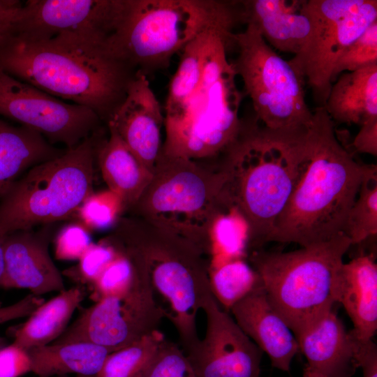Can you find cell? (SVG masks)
<instances>
[{"mask_svg":"<svg viewBox=\"0 0 377 377\" xmlns=\"http://www.w3.org/2000/svg\"><path fill=\"white\" fill-rule=\"evenodd\" d=\"M237 24L202 32L180 52L164 105V154L195 161L221 158L238 136L244 94L228 58Z\"/></svg>","mask_w":377,"mask_h":377,"instance_id":"obj_1","label":"cell"},{"mask_svg":"<svg viewBox=\"0 0 377 377\" xmlns=\"http://www.w3.org/2000/svg\"><path fill=\"white\" fill-rule=\"evenodd\" d=\"M366 165L339 141L324 107H317L307 132L302 171L267 243L306 247L343 234Z\"/></svg>","mask_w":377,"mask_h":377,"instance_id":"obj_2","label":"cell"},{"mask_svg":"<svg viewBox=\"0 0 377 377\" xmlns=\"http://www.w3.org/2000/svg\"><path fill=\"white\" fill-rule=\"evenodd\" d=\"M0 71L56 98L93 110L107 124L136 72L97 43L72 36L0 46Z\"/></svg>","mask_w":377,"mask_h":377,"instance_id":"obj_3","label":"cell"},{"mask_svg":"<svg viewBox=\"0 0 377 377\" xmlns=\"http://www.w3.org/2000/svg\"><path fill=\"white\" fill-rule=\"evenodd\" d=\"M272 130L253 115L242 119L235 142L220 162L221 195L246 221L249 246L267 243L302 171L308 129Z\"/></svg>","mask_w":377,"mask_h":377,"instance_id":"obj_4","label":"cell"},{"mask_svg":"<svg viewBox=\"0 0 377 377\" xmlns=\"http://www.w3.org/2000/svg\"><path fill=\"white\" fill-rule=\"evenodd\" d=\"M232 21L240 23L239 1L126 0L108 49L147 76L166 68L202 32Z\"/></svg>","mask_w":377,"mask_h":377,"instance_id":"obj_5","label":"cell"},{"mask_svg":"<svg viewBox=\"0 0 377 377\" xmlns=\"http://www.w3.org/2000/svg\"><path fill=\"white\" fill-rule=\"evenodd\" d=\"M139 255L154 293L166 303L165 318L176 329L184 353L200 341L196 317L213 296L209 261L198 247L140 218L120 217L112 233Z\"/></svg>","mask_w":377,"mask_h":377,"instance_id":"obj_6","label":"cell"},{"mask_svg":"<svg viewBox=\"0 0 377 377\" xmlns=\"http://www.w3.org/2000/svg\"><path fill=\"white\" fill-rule=\"evenodd\" d=\"M352 246L344 234L288 252L250 256L266 296L295 337L332 310L343 258Z\"/></svg>","mask_w":377,"mask_h":377,"instance_id":"obj_7","label":"cell"},{"mask_svg":"<svg viewBox=\"0 0 377 377\" xmlns=\"http://www.w3.org/2000/svg\"><path fill=\"white\" fill-rule=\"evenodd\" d=\"M225 179L220 165L205 168L198 161L161 151L149 183L130 210L209 256V230L222 204Z\"/></svg>","mask_w":377,"mask_h":377,"instance_id":"obj_8","label":"cell"},{"mask_svg":"<svg viewBox=\"0 0 377 377\" xmlns=\"http://www.w3.org/2000/svg\"><path fill=\"white\" fill-rule=\"evenodd\" d=\"M98 132L61 156L39 163L0 200V237L70 218L93 191Z\"/></svg>","mask_w":377,"mask_h":377,"instance_id":"obj_9","label":"cell"},{"mask_svg":"<svg viewBox=\"0 0 377 377\" xmlns=\"http://www.w3.org/2000/svg\"><path fill=\"white\" fill-rule=\"evenodd\" d=\"M238 54L232 62L249 96L256 119L272 130L310 126L313 112L305 99V84L288 61L279 56L252 24L234 34Z\"/></svg>","mask_w":377,"mask_h":377,"instance_id":"obj_10","label":"cell"},{"mask_svg":"<svg viewBox=\"0 0 377 377\" xmlns=\"http://www.w3.org/2000/svg\"><path fill=\"white\" fill-rule=\"evenodd\" d=\"M311 30L302 50L289 63L324 107L334 66L346 49L377 21L376 0H306Z\"/></svg>","mask_w":377,"mask_h":377,"instance_id":"obj_11","label":"cell"},{"mask_svg":"<svg viewBox=\"0 0 377 377\" xmlns=\"http://www.w3.org/2000/svg\"><path fill=\"white\" fill-rule=\"evenodd\" d=\"M0 114L66 149L98 133L102 122L89 108L64 102L1 71Z\"/></svg>","mask_w":377,"mask_h":377,"instance_id":"obj_12","label":"cell"},{"mask_svg":"<svg viewBox=\"0 0 377 377\" xmlns=\"http://www.w3.org/2000/svg\"><path fill=\"white\" fill-rule=\"evenodd\" d=\"M126 0H28L15 35L29 40L73 36L105 46L121 20Z\"/></svg>","mask_w":377,"mask_h":377,"instance_id":"obj_13","label":"cell"},{"mask_svg":"<svg viewBox=\"0 0 377 377\" xmlns=\"http://www.w3.org/2000/svg\"><path fill=\"white\" fill-rule=\"evenodd\" d=\"M202 311L206 331L185 355L197 377H260L263 352L214 297Z\"/></svg>","mask_w":377,"mask_h":377,"instance_id":"obj_14","label":"cell"},{"mask_svg":"<svg viewBox=\"0 0 377 377\" xmlns=\"http://www.w3.org/2000/svg\"><path fill=\"white\" fill-rule=\"evenodd\" d=\"M163 318L159 308L126 297H104L82 309L77 318L52 344L89 342L112 353L158 330Z\"/></svg>","mask_w":377,"mask_h":377,"instance_id":"obj_15","label":"cell"},{"mask_svg":"<svg viewBox=\"0 0 377 377\" xmlns=\"http://www.w3.org/2000/svg\"><path fill=\"white\" fill-rule=\"evenodd\" d=\"M52 226L17 230L3 236V288H27L40 296L65 290L62 275L50 252Z\"/></svg>","mask_w":377,"mask_h":377,"instance_id":"obj_16","label":"cell"},{"mask_svg":"<svg viewBox=\"0 0 377 377\" xmlns=\"http://www.w3.org/2000/svg\"><path fill=\"white\" fill-rule=\"evenodd\" d=\"M107 126L112 127L139 161L151 172L163 144L164 114L147 76L137 73L125 98Z\"/></svg>","mask_w":377,"mask_h":377,"instance_id":"obj_17","label":"cell"},{"mask_svg":"<svg viewBox=\"0 0 377 377\" xmlns=\"http://www.w3.org/2000/svg\"><path fill=\"white\" fill-rule=\"evenodd\" d=\"M306 369L321 377H352L360 341L332 310L295 336Z\"/></svg>","mask_w":377,"mask_h":377,"instance_id":"obj_18","label":"cell"},{"mask_svg":"<svg viewBox=\"0 0 377 377\" xmlns=\"http://www.w3.org/2000/svg\"><path fill=\"white\" fill-rule=\"evenodd\" d=\"M230 311L242 330L269 357L272 366L288 371L300 352L294 334L269 303L264 287L234 305Z\"/></svg>","mask_w":377,"mask_h":377,"instance_id":"obj_19","label":"cell"},{"mask_svg":"<svg viewBox=\"0 0 377 377\" xmlns=\"http://www.w3.org/2000/svg\"><path fill=\"white\" fill-rule=\"evenodd\" d=\"M306 0H244L239 2L240 22L256 27L274 50L297 54L311 30Z\"/></svg>","mask_w":377,"mask_h":377,"instance_id":"obj_20","label":"cell"},{"mask_svg":"<svg viewBox=\"0 0 377 377\" xmlns=\"http://www.w3.org/2000/svg\"><path fill=\"white\" fill-rule=\"evenodd\" d=\"M353 324L351 331L359 341L373 339L377 330V264L373 254H361L343 263L337 290Z\"/></svg>","mask_w":377,"mask_h":377,"instance_id":"obj_21","label":"cell"},{"mask_svg":"<svg viewBox=\"0 0 377 377\" xmlns=\"http://www.w3.org/2000/svg\"><path fill=\"white\" fill-rule=\"evenodd\" d=\"M108 126L109 135L96 143V162L108 190L131 209L149 183L151 172L135 156L115 131Z\"/></svg>","mask_w":377,"mask_h":377,"instance_id":"obj_22","label":"cell"},{"mask_svg":"<svg viewBox=\"0 0 377 377\" xmlns=\"http://www.w3.org/2000/svg\"><path fill=\"white\" fill-rule=\"evenodd\" d=\"M39 133L15 126L0 118V200L20 177L32 167L62 155Z\"/></svg>","mask_w":377,"mask_h":377,"instance_id":"obj_23","label":"cell"},{"mask_svg":"<svg viewBox=\"0 0 377 377\" xmlns=\"http://www.w3.org/2000/svg\"><path fill=\"white\" fill-rule=\"evenodd\" d=\"M324 108L333 122L362 125L377 117V64L340 74Z\"/></svg>","mask_w":377,"mask_h":377,"instance_id":"obj_24","label":"cell"},{"mask_svg":"<svg viewBox=\"0 0 377 377\" xmlns=\"http://www.w3.org/2000/svg\"><path fill=\"white\" fill-rule=\"evenodd\" d=\"M85 287L77 285L44 302L13 332V343L28 350L50 344L67 328L75 309L85 297Z\"/></svg>","mask_w":377,"mask_h":377,"instance_id":"obj_25","label":"cell"},{"mask_svg":"<svg viewBox=\"0 0 377 377\" xmlns=\"http://www.w3.org/2000/svg\"><path fill=\"white\" fill-rule=\"evenodd\" d=\"M31 372L38 377H52L76 374L96 377L110 350L89 342L48 344L27 350Z\"/></svg>","mask_w":377,"mask_h":377,"instance_id":"obj_26","label":"cell"},{"mask_svg":"<svg viewBox=\"0 0 377 377\" xmlns=\"http://www.w3.org/2000/svg\"><path fill=\"white\" fill-rule=\"evenodd\" d=\"M249 226L236 207L222 200L209 228V266L244 258L249 246Z\"/></svg>","mask_w":377,"mask_h":377,"instance_id":"obj_27","label":"cell"},{"mask_svg":"<svg viewBox=\"0 0 377 377\" xmlns=\"http://www.w3.org/2000/svg\"><path fill=\"white\" fill-rule=\"evenodd\" d=\"M211 290L226 311L253 291L263 288L258 272L244 258L227 260L209 266Z\"/></svg>","mask_w":377,"mask_h":377,"instance_id":"obj_28","label":"cell"},{"mask_svg":"<svg viewBox=\"0 0 377 377\" xmlns=\"http://www.w3.org/2000/svg\"><path fill=\"white\" fill-rule=\"evenodd\" d=\"M165 339L157 330L110 353L96 377H142Z\"/></svg>","mask_w":377,"mask_h":377,"instance_id":"obj_29","label":"cell"},{"mask_svg":"<svg viewBox=\"0 0 377 377\" xmlns=\"http://www.w3.org/2000/svg\"><path fill=\"white\" fill-rule=\"evenodd\" d=\"M343 234L352 245L377 234V166L367 164L357 198L348 213Z\"/></svg>","mask_w":377,"mask_h":377,"instance_id":"obj_30","label":"cell"},{"mask_svg":"<svg viewBox=\"0 0 377 377\" xmlns=\"http://www.w3.org/2000/svg\"><path fill=\"white\" fill-rule=\"evenodd\" d=\"M125 210L120 198L110 190L89 195L77 213L88 230H105L114 226Z\"/></svg>","mask_w":377,"mask_h":377,"instance_id":"obj_31","label":"cell"},{"mask_svg":"<svg viewBox=\"0 0 377 377\" xmlns=\"http://www.w3.org/2000/svg\"><path fill=\"white\" fill-rule=\"evenodd\" d=\"M117 251V257L90 286L95 302L104 297H124L133 285L135 276L133 265L124 253Z\"/></svg>","mask_w":377,"mask_h":377,"instance_id":"obj_32","label":"cell"},{"mask_svg":"<svg viewBox=\"0 0 377 377\" xmlns=\"http://www.w3.org/2000/svg\"><path fill=\"white\" fill-rule=\"evenodd\" d=\"M118 251L107 239L92 243L78 259L75 267L64 272L78 285H89L94 282L105 268L117 257Z\"/></svg>","mask_w":377,"mask_h":377,"instance_id":"obj_33","label":"cell"},{"mask_svg":"<svg viewBox=\"0 0 377 377\" xmlns=\"http://www.w3.org/2000/svg\"><path fill=\"white\" fill-rule=\"evenodd\" d=\"M377 64V21L354 40L338 59L332 74V82L344 71L352 72Z\"/></svg>","mask_w":377,"mask_h":377,"instance_id":"obj_34","label":"cell"},{"mask_svg":"<svg viewBox=\"0 0 377 377\" xmlns=\"http://www.w3.org/2000/svg\"><path fill=\"white\" fill-rule=\"evenodd\" d=\"M142 377L197 376L182 349L165 339Z\"/></svg>","mask_w":377,"mask_h":377,"instance_id":"obj_35","label":"cell"},{"mask_svg":"<svg viewBox=\"0 0 377 377\" xmlns=\"http://www.w3.org/2000/svg\"><path fill=\"white\" fill-rule=\"evenodd\" d=\"M92 244L89 230L82 223L66 226L54 240V254L57 260H78Z\"/></svg>","mask_w":377,"mask_h":377,"instance_id":"obj_36","label":"cell"},{"mask_svg":"<svg viewBox=\"0 0 377 377\" xmlns=\"http://www.w3.org/2000/svg\"><path fill=\"white\" fill-rule=\"evenodd\" d=\"M31 371L29 353L14 344L0 348V377H20Z\"/></svg>","mask_w":377,"mask_h":377,"instance_id":"obj_37","label":"cell"},{"mask_svg":"<svg viewBox=\"0 0 377 377\" xmlns=\"http://www.w3.org/2000/svg\"><path fill=\"white\" fill-rule=\"evenodd\" d=\"M23 3L0 0V46L14 36Z\"/></svg>","mask_w":377,"mask_h":377,"instance_id":"obj_38","label":"cell"},{"mask_svg":"<svg viewBox=\"0 0 377 377\" xmlns=\"http://www.w3.org/2000/svg\"><path fill=\"white\" fill-rule=\"evenodd\" d=\"M44 302L43 297L30 293L11 305L0 306V324L29 316Z\"/></svg>","mask_w":377,"mask_h":377,"instance_id":"obj_39","label":"cell"},{"mask_svg":"<svg viewBox=\"0 0 377 377\" xmlns=\"http://www.w3.org/2000/svg\"><path fill=\"white\" fill-rule=\"evenodd\" d=\"M354 149L362 154L377 155V117L364 122L353 141Z\"/></svg>","mask_w":377,"mask_h":377,"instance_id":"obj_40","label":"cell"},{"mask_svg":"<svg viewBox=\"0 0 377 377\" xmlns=\"http://www.w3.org/2000/svg\"><path fill=\"white\" fill-rule=\"evenodd\" d=\"M357 362L363 377H377V346L373 339L360 343Z\"/></svg>","mask_w":377,"mask_h":377,"instance_id":"obj_41","label":"cell"},{"mask_svg":"<svg viewBox=\"0 0 377 377\" xmlns=\"http://www.w3.org/2000/svg\"><path fill=\"white\" fill-rule=\"evenodd\" d=\"M3 237H0V287H1L4 275V257L3 248Z\"/></svg>","mask_w":377,"mask_h":377,"instance_id":"obj_42","label":"cell"},{"mask_svg":"<svg viewBox=\"0 0 377 377\" xmlns=\"http://www.w3.org/2000/svg\"><path fill=\"white\" fill-rule=\"evenodd\" d=\"M304 377H321L318 374H316L308 369L305 368L304 371Z\"/></svg>","mask_w":377,"mask_h":377,"instance_id":"obj_43","label":"cell"},{"mask_svg":"<svg viewBox=\"0 0 377 377\" xmlns=\"http://www.w3.org/2000/svg\"><path fill=\"white\" fill-rule=\"evenodd\" d=\"M6 345V340L5 338L0 336V348Z\"/></svg>","mask_w":377,"mask_h":377,"instance_id":"obj_44","label":"cell"},{"mask_svg":"<svg viewBox=\"0 0 377 377\" xmlns=\"http://www.w3.org/2000/svg\"><path fill=\"white\" fill-rule=\"evenodd\" d=\"M59 377H67V376H66V375H65V376H60Z\"/></svg>","mask_w":377,"mask_h":377,"instance_id":"obj_45","label":"cell"},{"mask_svg":"<svg viewBox=\"0 0 377 377\" xmlns=\"http://www.w3.org/2000/svg\"><path fill=\"white\" fill-rule=\"evenodd\" d=\"M0 306H1V302H0Z\"/></svg>","mask_w":377,"mask_h":377,"instance_id":"obj_46","label":"cell"}]
</instances>
